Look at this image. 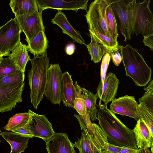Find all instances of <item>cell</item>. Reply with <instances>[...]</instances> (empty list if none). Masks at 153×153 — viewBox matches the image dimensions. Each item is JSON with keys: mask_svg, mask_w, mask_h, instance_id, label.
I'll return each instance as SVG.
<instances>
[{"mask_svg": "<svg viewBox=\"0 0 153 153\" xmlns=\"http://www.w3.org/2000/svg\"><path fill=\"white\" fill-rule=\"evenodd\" d=\"M97 119L109 143L117 146L137 149L133 130L125 125L103 104L99 105Z\"/></svg>", "mask_w": 153, "mask_h": 153, "instance_id": "1", "label": "cell"}, {"mask_svg": "<svg viewBox=\"0 0 153 153\" xmlns=\"http://www.w3.org/2000/svg\"><path fill=\"white\" fill-rule=\"evenodd\" d=\"M120 50L126 76L138 86L146 85L151 80L152 70L142 55L129 44L120 46Z\"/></svg>", "mask_w": 153, "mask_h": 153, "instance_id": "2", "label": "cell"}, {"mask_svg": "<svg viewBox=\"0 0 153 153\" xmlns=\"http://www.w3.org/2000/svg\"><path fill=\"white\" fill-rule=\"evenodd\" d=\"M49 59L46 52L40 56H34L30 60L31 68L27 76L30 88V98L36 109L43 100L49 66Z\"/></svg>", "mask_w": 153, "mask_h": 153, "instance_id": "3", "label": "cell"}, {"mask_svg": "<svg viewBox=\"0 0 153 153\" xmlns=\"http://www.w3.org/2000/svg\"><path fill=\"white\" fill-rule=\"evenodd\" d=\"M149 0L137 3L134 0L132 34L147 35L153 33V13L150 8Z\"/></svg>", "mask_w": 153, "mask_h": 153, "instance_id": "4", "label": "cell"}, {"mask_svg": "<svg viewBox=\"0 0 153 153\" xmlns=\"http://www.w3.org/2000/svg\"><path fill=\"white\" fill-rule=\"evenodd\" d=\"M111 3V0L94 1L90 4L85 16L89 29L95 30L113 39L108 30L106 16L107 8Z\"/></svg>", "mask_w": 153, "mask_h": 153, "instance_id": "5", "label": "cell"}, {"mask_svg": "<svg viewBox=\"0 0 153 153\" xmlns=\"http://www.w3.org/2000/svg\"><path fill=\"white\" fill-rule=\"evenodd\" d=\"M111 5L117 27L124 37V41H130L132 34L134 0H111Z\"/></svg>", "mask_w": 153, "mask_h": 153, "instance_id": "6", "label": "cell"}, {"mask_svg": "<svg viewBox=\"0 0 153 153\" xmlns=\"http://www.w3.org/2000/svg\"><path fill=\"white\" fill-rule=\"evenodd\" d=\"M22 31L15 17L0 27V57L10 56L12 51L21 42Z\"/></svg>", "mask_w": 153, "mask_h": 153, "instance_id": "7", "label": "cell"}, {"mask_svg": "<svg viewBox=\"0 0 153 153\" xmlns=\"http://www.w3.org/2000/svg\"><path fill=\"white\" fill-rule=\"evenodd\" d=\"M62 74L58 63L51 64L48 68L44 95L52 104H60Z\"/></svg>", "mask_w": 153, "mask_h": 153, "instance_id": "8", "label": "cell"}, {"mask_svg": "<svg viewBox=\"0 0 153 153\" xmlns=\"http://www.w3.org/2000/svg\"><path fill=\"white\" fill-rule=\"evenodd\" d=\"M28 111L31 116L28 123L23 128L30 132L34 137H38L45 141L51 138L55 134L52 124L45 115H40L30 110Z\"/></svg>", "mask_w": 153, "mask_h": 153, "instance_id": "9", "label": "cell"}, {"mask_svg": "<svg viewBox=\"0 0 153 153\" xmlns=\"http://www.w3.org/2000/svg\"><path fill=\"white\" fill-rule=\"evenodd\" d=\"M25 82L0 88V112L10 111L17 103L22 102V94Z\"/></svg>", "mask_w": 153, "mask_h": 153, "instance_id": "10", "label": "cell"}, {"mask_svg": "<svg viewBox=\"0 0 153 153\" xmlns=\"http://www.w3.org/2000/svg\"><path fill=\"white\" fill-rule=\"evenodd\" d=\"M25 34V40L29 43L41 31H45L42 13L39 11L31 15L15 16Z\"/></svg>", "mask_w": 153, "mask_h": 153, "instance_id": "11", "label": "cell"}, {"mask_svg": "<svg viewBox=\"0 0 153 153\" xmlns=\"http://www.w3.org/2000/svg\"><path fill=\"white\" fill-rule=\"evenodd\" d=\"M139 105L134 97L125 95L112 101L110 110L115 114L128 116L137 121L141 119Z\"/></svg>", "mask_w": 153, "mask_h": 153, "instance_id": "12", "label": "cell"}, {"mask_svg": "<svg viewBox=\"0 0 153 153\" xmlns=\"http://www.w3.org/2000/svg\"><path fill=\"white\" fill-rule=\"evenodd\" d=\"M119 80L115 74L112 72L108 73L102 85L100 82L97 88V94L100 99L99 105L102 101L107 106L108 103L115 98L118 88Z\"/></svg>", "mask_w": 153, "mask_h": 153, "instance_id": "13", "label": "cell"}, {"mask_svg": "<svg viewBox=\"0 0 153 153\" xmlns=\"http://www.w3.org/2000/svg\"><path fill=\"white\" fill-rule=\"evenodd\" d=\"M39 11L47 9L57 10H71L77 12L79 9L87 10L89 0L66 1L63 0H36Z\"/></svg>", "mask_w": 153, "mask_h": 153, "instance_id": "14", "label": "cell"}, {"mask_svg": "<svg viewBox=\"0 0 153 153\" xmlns=\"http://www.w3.org/2000/svg\"><path fill=\"white\" fill-rule=\"evenodd\" d=\"M86 128L92 141L101 151L117 153L123 148L109 143L106 135L100 127L96 124L93 123L92 126Z\"/></svg>", "mask_w": 153, "mask_h": 153, "instance_id": "15", "label": "cell"}, {"mask_svg": "<svg viewBox=\"0 0 153 153\" xmlns=\"http://www.w3.org/2000/svg\"><path fill=\"white\" fill-rule=\"evenodd\" d=\"M45 142L48 153H76L66 133H55Z\"/></svg>", "mask_w": 153, "mask_h": 153, "instance_id": "16", "label": "cell"}, {"mask_svg": "<svg viewBox=\"0 0 153 153\" xmlns=\"http://www.w3.org/2000/svg\"><path fill=\"white\" fill-rule=\"evenodd\" d=\"M51 22L58 26L63 33L70 36L74 42L85 45V41L81 35L80 32L73 27L61 10H57L54 17L51 19Z\"/></svg>", "mask_w": 153, "mask_h": 153, "instance_id": "17", "label": "cell"}, {"mask_svg": "<svg viewBox=\"0 0 153 153\" xmlns=\"http://www.w3.org/2000/svg\"><path fill=\"white\" fill-rule=\"evenodd\" d=\"M82 130L81 136L73 144L74 147L79 150V153H101L93 142L82 119L79 115L74 114Z\"/></svg>", "mask_w": 153, "mask_h": 153, "instance_id": "18", "label": "cell"}, {"mask_svg": "<svg viewBox=\"0 0 153 153\" xmlns=\"http://www.w3.org/2000/svg\"><path fill=\"white\" fill-rule=\"evenodd\" d=\"M133 131L137 149L151 147L153 136L147 126L141 119L137 121Z\"/></svg>", "mask_w": 153, "mask_h": 153, "instance_id": "19", "label": "cell"}, {"mask_svg": "<svg viewBox=\"0 0 153 153\" xmlns=\"http://www.w3.org/2000/svg\"><path fill=\"white\" fill-rule=\"evenodd\" d=\"M61 96L64 106L74 108L75 98L74 85L73 84L71 75L68 71L62 74Z\"/></svg>", "mask_w": 153, "mask_h": 153, "instance_id": "20", "label": "cell"}, {"mask_svg": "<svg viewBox=\"0 0 153 153\" xmlns=\"http://www.w3.org/2000/svg\"><path fill=\"white\" fill-rule=\"evenodd\" d=\"M0 134L10 144L11 147L10 153L24 152L27 147L29 139L31 138L12 131L1 132Z\"/></svg>", "mask_w": 153, "mask_h": 153, "instance_id": "21", "label": "cell"}, {"mask_svg": "<svg viewBox=\"0 0 153 153\" xmlns=\"http://www.w3.org/2000/svg\"><path fill=\"white\" fill-rule=\"evenodd\" d=\"M9 5L15 16L30 15L39 11L36 0H11Z\"/></svg>", "mask_w": 153, "mask_h": 153, "instance_id": "22", "label": "cell"}, {"mask_svg": "<svg viewBox=\"0 0 153 153\" xmlns=\"http://www.w3.org/2000/svg\"><path fill=\"white\" fill-rule=\"evenodd\" d=\"M48 42L45 32L41 31L28 43L27 49L34 56H41L46 52Z\"/></svg>", "mask_w": 153, "mask_h": 153, "instance_id": "23", "label": "cell"}, {"mask_svg": "<svg viewBox=\"0 0 153 153\" xmlns=\"http://www.w3.org/2000/svg\"><path fill=\"white\" fill-rule=\"evenodd\" d=\"M27 50V45L21 42L12 51L10 56L20 70L24 72L27 63L30 59Z\"/></svg>", "mask_w": 153, "mask_h": 153, "instance_id": "24", "label": "cell"}, {"mask_svg": "<svg viewBox=\"0 0 153 153\" xmlns=\"http://www.w3.org/2000/svg\"><path fill=\"white\" fill-rule=\"evenodd\" d=\"M31 116L29 111L16 114L10 118L7 124L3 127L4 129L12 131L23 127L28 123Z\"/></svg>", "mask_w": 153, "mask_h": 153, "instance_id": "25", "label": "cell"}, {"mask_svg": "<svg viewBox=\"0 0 153 153\" xmlns=\"http://www.w3.org/2000/svg\"><path fill=\"white\" fill-rule=\"evenodd\" d=\"M91 38L90 43L86 44L92 61L95 63L100 62L102 58L108 52H111L105 47L96 41L93 36L90 34Z\"/></svg>", "mask_w": 153, "mask_h": 153, "instance_id": "26", "label": "cell"}, {"mask_svg": "<svg viewBox=\"0 0 153 153\" xmlns=\"http://www.w3.org/2000/svg\"><path fill=\"white\" fill-rule=\"evenodd\" d=\"M82 89L85 96L86 113L92 121H96L97 118L98 110L96 105L98 96L96 94H94L84 88L82 87Z\"/></svg>", "mask_w": 153, "mask_h": 153, "instance_id": "27", "label": "cell"}, {"mask_svg": "<svg viewBox=\"0 0 153 153\" xmlns=\"http://www.w3.org/2000/svg\"><path fill=\"white\" fill-rule=\"evenodd\" d=\"M74 87L75 98L74 101V108L79 115L85 116L86 114L85 94L82 90V87L78 84L76 81L74 83Z\"/></svg>", "mask_w": 153, "mask_h": 153, "instance_id": "28", "label": "cell"}, {"mask_svg": "<svg viewBox=\"0 0 153 153\" xmlns=\"http://www.w3.org/2000/svg\"><path fill=\"white\" fill-rule=\"evenodd\" d=\"M88 30L89 34L91 35L96 41L103 45L110 51L119 47L117 40L112 39L95 30L88 29Z\"/></svg>", "mask_w": 153, "mask_h": 153, "instance_id": "29", "label": "cell"}, {"mask_svg": "<svg viewBox=\"0 0 153 153\" xmlns=\"http://www.w3.org/2000/svg\"><path fill=\"white\" fill-rule=\"evenodd\" d=\"M21 71H22L20 70L10 56L4 58L0 57V76Z\"/></svg>", "mask_w": 153, "mask_h": 153, "instance_id": "30", "label": "cell"}, {"mask_svg": "<svg viewBox=\"0 0 153 153\" xmlns=\"http://www.w3.org/2000/svg\"><path fill=\"white\" fill-rule=\"evenodd\" d=\"M111 4L108 6L107 9V25L109 31L113 39L117 40V38L119 36L118 32V27Z\"/></svg>", "mask_w": 153, "mask_h": 153, "instance_id": "31", "label": "cell"}, {"mask_svg": "<svg viewBox=\"0 0 153 153\" xmlns=\"http://www.w3.org/2000/svg\"><path fill=\"white\" fill-rule=\"evenodd\" d=\"M25 78V72L23 71L0 76V88L23 82H24Z\"/></svg>", "mask_w": 153, "mask_h": 153, "instance_id": "32", "label": "cell"}, {"mask_svg": "<svg viewBox=\"0 0 153 153\" xmlns=\"http://www.w3.org/2000/svg\"><path fill=\"white\" fill-rule=\"evenodd\" d=\"M139 109L141 119L147 126L153 136V115L143 104L139 103Z\"/></svg>", "mask_w": 153, "mask_h": 153, "instance_id": "33", "label": "cell"}, {"mask_svg": "<svg viewBox=\"0 0 153 153\" xmlns=\"http://www.w3.org/2000/svg\"><path fill=\"white\" fill-rule=\"evenodd\" d=\"M139 103L143 104L153 115V93L146 91L143 95L138 100Z\"/></svg>", "mask_w": 153, "mask_h": 153, "instance_id": "34", "label": "cell"}, {"mask_svg": "<svg viewBox=\"0 0 153 153\" xmlns=\"http://www.w3.org/2000/svg\"><path fill=\"white\" fill-rule=\"evenodd\" d=\"M110 52H107L103 56L100 68L101 81L102 85L106 76L107 69L111 60Z\"/></svg>", "mask_w": 153, "mask_h": 153, "instance_id": "35", "label": "cell"}, {"mask_svg": "<svg viewBox=\"0 0 153 153\" xmlns=\"http://www.w3.org/2000/svg\"><path fill=\"white\" fill-rule=\"evenodd\" d=\"M120 47V45H119L118 48L112 50L110 53L113 62L117 66H119L122 60Z\"/></svg>", "mask_w": 153, "mask_h": 153, "instance_id": "36", "label": "cell"}, {"mask_svg": "<svg viewBox=\"0 0 153 153\" xmlns=\"http://www.w3.org/2000/svg\"><path fill=\"white\" fill-rule=\"evenodd\" d=\"M145 46L149 48L152 51H153V33L146 36H143V41Z\"/></svg>", "mask_w": 153, "mask_h": 153, "instance_id": "37", "label": "cell"}, {"mask_svg": "<svg viewBox=\"0 0 153 153\" xmlns=\"http://www.w3.org/2000/svg\"><path fill=\"white\" fill-rule=\"evenodd\" d=\"M12 132L20 134L24 136L30 137L31 138L34 137L33 135L30 132L23 127L13 131Z\"/></svg>", "mask_w": 153, "mask_h": 153, "instance_id": "38", "label": "cell"}, {"mask_svg": "<svg viewBox=\"0 0 153 153\" xmlns=\"http://www.w3.org/2000/svg\"><path fill=\"white\" fill-rule=\"evenodd\" d=\"M76 47L75 45L73 43H70L67 44L65 47V51L66 53L68 55H71L75 52Z\"/></svg>", "mask_w": 153, "mask_h": 153, "instance_id": "39", "label": "cell"}, {"mask_svg": "<svg viewBox=\"0 0 153 153\" xmlns=\"http://www.w3.org/2000/svg\"><path fill=\"white\" fill-rule=\"evenodd\" d=\"M136 149L128 147H123L121 150L117 153H135Z\"/></svg>", "mask_w": 153, "mask_h": 153, "instance_id": "40", "label": "cell"}, {"mask_svg": "<svg viewBox=\"0 0 153 153\" xmlns=\"http://www.w3.org/2000/svg\"><path fill=\"white\" fill-rule=\"evenodd\" d=\"M146 91H150L153 93V79L148 84V86L145 88Z\"/></svg>", "mask_w": 153, "mask_h": 153, "instance_id": "41", "label": "cell"}, {"mask_svg": "<svg viewBox=\"0 0 153 153\" xmlns=\"http://www.w3.org/2000/svg\"><path fill=\"white\" fill-rule=\"evenodd\" d=\"M135 153H146L144 148L137 149Z\"/></svg>", "mask_w": 153, "mask_h": 153, "instance_id": "42", "label": "cell"}, {"mask_svg": "<svg viewBox=\"0 0 153 153\" xmlns=\"http://www.w3.org/2000/svg\"><path fill=\"white\" fill-rule=\"evenodd\" d=\"M151 153H153V141L151 147Z\"/></svg>", "mask_w": 153, "mask_h": 153, "instance_id": "43", "label": "cell"}, {"mask_svg": "<svg viewBox=\"0 0 153 153\" xmlns=\"http://www.w3.org/2000/svg\"><path fill=\"white\" fill-rule=\"evenodd\" d=\"M101 153H108L105 152H103L101 151Z\"/></svg>", "mask_w": 153, "mask_h": 153, "instance_id": "44", "label": "cell"}]
</instances>
